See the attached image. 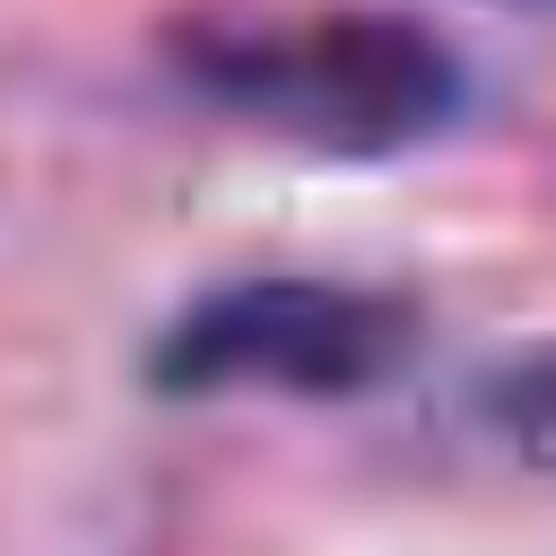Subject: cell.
Instances as JSON below:
<instances>
[{
    "label": "cell",
    "mask_w": 556,
    "mask_h": 556,
    "mask_svg": "<svg viewBox=\"0 0 556 556\" xmlns=\"http://www.w3.org/2000/svg\"><path fill=\"white\" fill-rule=\"evenodd\" d=\"M504 9H547V0H504Z\"/></svg>",
    "instance_id": "cell-3"
},
{
    "label": "cell",
    "mask_w": 556,
    "mask_h": 556,
    "mask_svg": "<svg viewBox=\"0 0 556 556\" xmlns=\"http://www.w3.org/2000/svg\"><path fill=\"white\" fill-rule=\"evenodd\" d=\"M165 61L200 104L348 165L417 156L478 113L460 43L391 9H313V17L208 9L165 35Z\"/></svg>",
    "instance_id": "cell-1"
},
{
    "label": "cell",
    "mask_w": 556,
    "mask_h": 556,
    "mask_svg": "<svg viewBox=\"0 0 556 556\" xmlns=\"http://www.w3.org/2000/svg\"><path fill=\"white\" fill-rule=\"evenodd\" d=\"M426 339V313L400 287L365 278H226L191 295L148 339V391L156 400H365L391 374H408Z\"/></svg>",
    "instance_id": "cell-2"
}]
</instances>
